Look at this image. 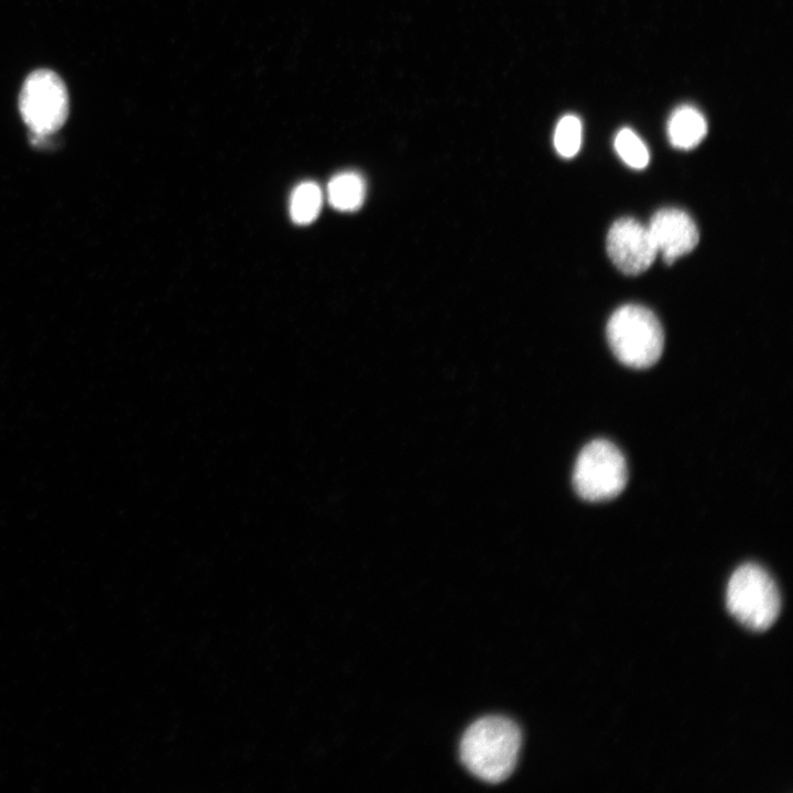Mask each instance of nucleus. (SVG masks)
Masks as SVG:
<instances>
[{"label": "nucleus", "mask_w": 793, "mask_h": 793, "mask_svg": "<svg viewBox=\"0 0 793 793\" xmlns=\"http://www.w3.org/2000/svg\"><path fill=\"white\" fill-rule=\"evenodd\" d=\"M582 144V122L574 115H566L557 122L554 132V146L563 157H573Z\"/></svg>", "instance_id": "f8f14e48"}, {"label": "nucleus", "mask_w": 793, "mask_h": 793, "mask_svg": "<svg viewBox=\"0 0 793 793\" xmlns=\"http://www.w3.org/2000/svg\"><path fill=\"white\" fill-rule=\"evenodd\" d=\"M627 479L624 456L613 443L594 439L580 450L573 472V485L580 498L612 499L624 489Z\"/></svg>", "instance_id": "20e7f679"}, {"label": "nucleus", "mask_w": 793, "mask_h": 793, "mask_svg": "<svg viewBox=\"0 0 793 793\" xmlns=\"http://www.w3.org/2000/svg\"><path fill=\"white\" fill-rule=\"evenodd\" d=\"M615 149L621 160L633 169H643L649 163V151L643 141L629 128L621 129L615 138Z\"/></svg>", "instance_id": "9b49d317"}, {"label": "nucleus", "mask_w": 793, "mask_h": 793, "mask_svg": "<svg viewBox=\"0 0 793 793\" xmlns=\"http://www.w3.org/2000/svg\"><path fill=\"white\" fill-rule=\"evenodd\" d=\"M19 106L23 120L34 134L44 137L55 132L68 116L66 86L54 72L35 70L23 83Z\"/></svg>", "instance_id": "39448f33"}, {"label": "nucleus", "mask_w": 793, "mask_h": 793, "mask_svg": "<svg viewBox=\"0 0 793 793\" xmlns=\"http://www.w3.org/2000/svg\"><path fill=\"white\" fill-rule=\"evenodd\" d=\"M607 339L619 361L637 369L654 365L664 346L658 317L637 304L623 305L613 312L607 324Z\"/></svg>", "instance_id": "f03ea898"}, {"label": "nucleus", "mask_w": 793, "mask_h": 793, "mask_svg": "<svg viewBox=\"0 0 793 793\" xmlns=\"http://www.w3.org/2000/svg\"><path fill=\"white\" fill-rule=\"evenodd\" d=\"M365 196V180L352 171L336 174L327 186L329 204L341 211L357 210L362 205Z\"/></svg>", "instance_id": "1a4fd4ad"}, {"label": "nucleus", "mask_w": 793, "mask_h": 793, "mask_svg": "<svg viewBox=\"0 0 793 793\" xmlns=\"http://www.w3.org/2000/svg\"><path fill=\"white\" fill-rule=\"evenodd\" d=\"M323 204L321 187L314 182L298 184L291 194L290 215L294 222L307 225L316 219Z\"/></svg>", "instance_id": "9d476101"}, {"label": "nucleus", "mask_w": 793, "mask_h": 793, "mask_svg": "<svg viewBox=\"0 0 793 793\" xmlns=\"http://www.w3.org/2000/svg\"><path fill=\"white\" fill-rule=\"evenodd\" d=\"M726 604L740 623L754 631L769 629L781 610L774 580L754 563L743 564L734 572L727 586Z\"/></svg>", "instance_id": "7ed1b4c3"}, {"label": "nucleus", "mask_w": 793, "mask_h": 793, "mask_svg": "<svg viewBox=\"0 0 793 793\" xmlns=\"http://www.w3.org/2000/svg\"><path fill=\"white\" fill-rule=\"evenodd\" d=\"M648 230L658 252L662 253L667 264L694 250L699 240L694 220L678 208L658 210L652 216Z\"/></svg>", "instance_id": "0eeeda50"}, {"label": "nucleus", "mask_w": 793, "mask_h": 793, "mask_svg": "<svg viewBox=\"0 0 793 793\" xmlns=\"http://www.w3.org/2000/svg\"><path fill=\"white\" fill-rule=\"evenodd\" d=\"M707 133L702 112L689 105L677 107L667 121V137L674 148L689 150L700 143Z\"/></svg>", "instance_id": "6e6552de"}, {"label": "nucleus", "mask_w": 793, "mask_h": 793, "mask_svg": "<svg viewBox=\"0 0 793 793\" xmlns=\"http://www.w3.org/2000/svg\"><path fill=\"white\" fill-rule=\"evenodd\" d=\"M521 741V731L512 720L484 717L465 731L459 747L460 760L478 779L499 783L514 770Z\"/></svg>", "instance_id": "f257e3e1"}, {"label": "nucleus", "mask_w": 793, "mask_h": 793, "mask_svg": "<svg viewBox=\"0 0 793 793\" xmlns=\"http://www.w3.org/2000/svg\"><path fill=\"white\" fill-rule=\"evenodd\" d=\"M607 252L622 273L637 275L651 267L658 250L648 227L633 218L623 217L616 220L608 231Z\"/></svg>", "instance_id": "423d86ee"}]
</instances>
